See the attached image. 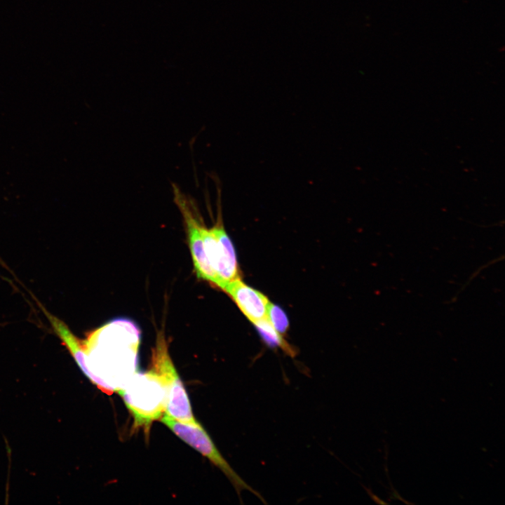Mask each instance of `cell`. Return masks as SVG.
I'll use <instances>...</instances> for the list:
<instances>
[{
    "label": "cell",
    "instance_id": "obj_1",
    "mask_svg": "<svg viewBox=\"0 0 505 505\" xmlns=\"http://www.w3.org/2000/svg\"><path fill=\"white\" fill-rule=\"evenodd\" d=\"M134 376L116 391L133 415L135 426L149 427L165 412L166 389L161 379L152 370Z\"/></svg>",
    "mask_w": 505,
    "mask_h": 505
},
{
    "label": "cell",
    "instance_id": "obj_2",
    "mask_svg": "<svg viewBox=\"0 0 505 505\" xmlns=\"http://www.w3.org/2000/svg\"><path fill=\"white\" fill-rule=\"evenodd\" d=\"M162 380L166 389V405L163 415L178 422L197 424L184 386L173 365L168 352L164 332H158L152 349V367Z\"/></svg>",
    "mask_w": 505,
    "mask_h": 505
},
{
    "label": "cell",
    "instance_id": "obj_3",
    "mask_svg": "<svg viewBox=\"0 0 505 505\" xmlns=\"http://www.w3.org/2000/svg\"><path fill=\"white\" fill-rule=\"evenodd\" d=\"M163 415L160 419L161 422L181 440L208 458L212 464L220 469L232 484L240 499L241 492L248 490L264 501L260 494L244 481L232 469L199 423L197 424L182 423L167 415Z\"/></svg>",
    "mask_w": 505,
    "mask_h": 505
},
{
    "label": "cell",
    "instance_id": "obj_4",
    "mask_svg": "<svg viewBox=\"0 0 505 505\" xmlns=\"http://www.w3.org/2000/svg\"><path fill=\"white\" fill-rule=\"evenodd\" d=\"M218 210L216 223L208 229L202 221L201 232L208 260L220 280L222 290L227 283L240 277L234 245L222 224L220 208Z\"/></svg>",
    "mask_w": 505,
    "mask_h": 505
},
{
    "label": "cell",
    "instance_id": "obj_5",
    "mask_svg": "<svg viewBox=\"0 0 505 505\" xmlns=\"http://www.w3.org/2000/svg\"><path fill=\"white\" fill-rule=\"evenodd\" d=\"M174 201L178 207L185 224L188 243L193 264L197 276L221 288V281L211 268L208 260L201 232L202 220L197 212L196 204L191 198L181 191L177 186L173 185Z\"/></svg>",
    "mask_w": 505,
    "mask_h": 505
},
{
    "label": "cell",
    "instance_id": "obj_6",
    "mask_svg": "<svg viewBox=\"0 0 505 505\" xmlns=\"http://www.w3.org/2000/svg\"><path fill=\"white\" fill-rule=\"evenodd\" d=\"M39 305L50 322L53 330L63 345L66 346L86 377L102 392L109 395L113 393L115 391L114 389L102 379L94 375L88 369L81 339L74 335L63 321L50 314L42 305L40 304Z\"/></svg>",
    "mask_w": 505,
    "mask_h": 505
},
{
    "label": "cell",
    "instance_id": "obj_7",
    "mask_svg": "<svg viewBox=\"0 0 505 505\" xmlns=\"http://www.w3.org/2000/svg\"><path fill=\"white\" fill-rule=\"evenodd\" d=\"M233 299L252 323L267 317L269 301L262 292L245 284L240 278L227 283L222 289Z\"/></svg>",
    "mask_w": 505,
    "mask_h": 505
},
{
    "label": "cell",
    "instance_id": "obj_8",
    "mask_svg": "<svg viewBox=\"0 0 505 505\" xmlns=\"http://www.w3.org/2000/svg\"><path fill=\"white\" fill-rule=\"evenodd\" d=\"M254 325L259 330L264 341L271 347H279L287 354L294 356L295 352L292 346L282 337L267 318L260 320Z\"/></svg>",
    "mask_w": 505,
    "mask_h": 505
},
{
    "label": "cell",
    "instance_id": "obj_9",
    "mask_svg": "<svg viewBox=\"0 0 505 505\" xmlns=\"http://www.w3.org/2000/svg\"><path fill=\"white\" fill-rule=\"evenodd\" d=\"M266 318L281 335L285 333L289 326L288 320L279 307L269 302Z\"/></svg>",
    "mask_w": 505,
    "mask_h": 505
}]
</instances>
